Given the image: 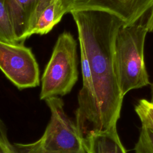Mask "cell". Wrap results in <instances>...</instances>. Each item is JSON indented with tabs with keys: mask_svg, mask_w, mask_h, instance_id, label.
Listing matches in <instances>:
<instances>
[{
	"mask_svg": "<svg viewBox=\"0 0 153 153\" xmlns=\"http://www.w3.org/2000/svg\"><path fill=\"white\" fill-rule=\"evenodd\" d=\"M84 47L93 79V95L85 116L77 124L82 136L117 126L123 97L114 70L115 43L123 25L116 16L95 10L70 13Z\"/></svg>",
	"mask_w": 153,
	"mask_h": 153,
	"instance_id": "1",
	"label": "cell"
},
{
	"mask_svg": "<svg viewBox=\"0 0 153 153\" xmlns=\"http://www.w3.org/2000/svg\"><path fill=\"white\" fill-rule=\"evenodd\" d=\"M0 69L19 90L40 84L39 68L30 48L0 41Z\"/></svg>",
	"mask_w": 153,
	"mask_h": 153,
	"instance_id": "6",
	"label": "cell"
},
{
	"mask_svg": "<svg viewBox=\"0 0 153 153\" xmlns=\"http://www.w3.org/2000/svg\"><path fill=\"white\" fill-rule=\"evenodd\" d=\"M147 29L140 25H122L115 43L114 70L123 96L150 84L144 60Z\"/></svg>",
	"mask_w": 153,
	"mask_h": 153,
	"instance_id": "2",
	"label": "cell"
},
{
	"mask_svg": "<svg viewBox=\"0 0 153 153\" xmlns=\"http://www.w3.org/2000/svg\"><path fill=\"white\" fill-rule=\"evenodd\" d=\"M134 111L142 126L153 131V103L145 99H140L134 106Z\"/></svg>",
	"mask_w": 153,
	"mask_h": 153,
	"instance_id": "10",
	"label": "cell"
},
{
	"mask_svg": "<svg viewBox=\"0 0 153 153\" xmlns=\"http://www.w3.org/2000/svg\"><path fill=\"white\" fill-rule=\"evenodd\" d=\"M151 85V100L150 102L153 103V82L150 84Z\"/></svg>",
	"mask_w": 153,
	"mask_h": 153,
	"instance_id": "13",
	"label": "cell"
},
{
	"mask_svg": "<svg viewBox=\"0 0 153 153\" xmlns=\"http://www.w3.org/2000/svg\"><path fill=\"white\" fill-rule=\"evenodd\" d=\"M87 153H127L120 140L117 126L90 132L84 137Z\"/></svg>",
	"mask_w": 153,
	"mask_h": 153,
	"instance_id": "8",
	"label": "cell"
},
{
	"mask_svg": "<svg viewBox=\"0 0 153 153\" xmlns=\"http://www.w3.org/2000/svg\"><path fill=\"white\" fill-rule=\"evenodd\" d=\"M0 41L10 44H21L16 36L4 0H0Z\"/></svg>",
	"mask_w": 153,
	"mask_h": 153,
	"instance_id": "9",
	"label": "cell"
},
{
	"mask_svg": "<svg viewBox=\"0 0 153 153\" xmlns=\"http://www.w3.org/2000/svg\"><path fill=\"white\" fill-rule=\"evenodd\" d=\"M134 153H153V131L141 126L138 140L134 148Z\"/></svg>",
	"mask_w": 153,
	"mask_h": 153,
	"instance_id": "11",
	"label": "cell"
},
{
	"mask_svg": "<svg viewBox=\"0 0 153 153\" xmlns=\"http://www.w3.org/2000/svg\"><path fill=\"white\" fill-rule=\"evenodd\" d=\"M13 22L16 36L20 43L28 38L30 21L42 0H4Z\"/></svg>",
	"mask_w": 153,
	"mask_h": 153,
	"instance_id": "7",
	"label": "cell"
},
{
	"mask_svg": "<svg viewBox=\"0 0 153 153\" xmlns=\"http://www.w3.org/2000/svg\"><path fill=\"white\" fill-rule=\"evenodd\" d=\"M45 102L50 118L44 132L35 142L13 143L17 153H87L84 136L65 112L63 99L52 97Z\"/></svg>",
	"mask_w": 153,
	"mask_h": 153,
	"instance_id": "3",
	"label": "cell"
},
{
	"mask_svg": "<svg viewBox=\"0 0 153 153\" xmlns=\"http://www.w3.org/2000/svg\"><path fill=\"white\" fill-rule=\"evenodd\" d=\"M76 45L69 32L59 35L41 77V100L63 96L71 91L78 78Z\"/></svg>",
	"mask_w": 153,
	"mask_h": 153,
	"instance_id": "4",
	"label": "cell"
},
{
	"mask_svg": "<svg viewBox=\"0 0 153 153\" xmlns=\"http://www.w3.org/2000/svg\"><path fill=\"white\" fill-rule=\"evenodd\" d=\"M0 153H17L8 136V128L0 117Z\"/></svg>",
	"mask_w": 153,
	"mask_h": 153,
	"instance_id": "12",
	"label": "cell"
},
{
	"mask_svg": "<svg viewBox=\"0 0 153 153\" xmlns=\"http://www.w3.org/2000/svg\"><path fill=\"white\" fill-rule=\"evenodd\" d=\"M66 13L95 10L112 14L124 26L140 25L153 32V0H62Z\"/></svg>",
	"mask_w": 153,
	"mask_h": 153,
	"instance_id": "5",
	"label": "cell"
}]
</instances>
